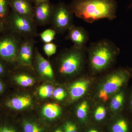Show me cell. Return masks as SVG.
<instances>
[{"label": "cell", "instance_id": "8992f818", "mask_svg": "<svg viewBox=\"0 0 132 132\" xmlns=\"http://www.w3.org/2000/svg\"><path fill=\"white\" fill-rule=\"evenodd\" d=\"M73 13L68 5L60 2L54 5L50 24L57 34H64L74 25Z\"/></svg>", "mask_w": 132, "mask_h": 132}, {"label": "cell", "instance_id": "cb8c5ba5", "mask_svg": "<svg viewBox=\"0 0 132 132\" xmlns=\"http://www.w3.org/2000/svg\"><path fill=\"white\" fill-rule=\"evenodd\" d=\"M24 132H42V130L39 127L31 122L24 123Z\"/></svg>", "mask_w": 132, "mask_h": 132}, {"label": "cell", "instance_id": "d6a6232c", "mask_svg": "<svg viewBox=\"0 0 132 132\" xmlns=\"http://www.w3.org/2000/svg\"><path fill=\"white\" fill-rule=\"evenodd\" d=\"M3 85L0 81V94L3 92Z\"/></svg>", "mask_w": 132, "mask_h": 132}, {"label": "cell", "instance_id": "8d00e7d4", "mask_svg": "<svg viewBox=\"0 0 132 132\" xmlns=\"http://www.w3.org/2000/svg\"><path fill=\"white\" fill-rule=\"evenodd\" d=\"M55 132H58V130H56V131H55Z\"/></svg>", "mask_w": 132, "mask_h": 132}, {"label": "cell", "instance_id": "9c48e42d", "mask_svg": "<svg viewBox=\"0 0 132 132\" xmlns=\"http://www.w3.org/2000/svg\"><path fill=\"white\" fill-rule=\"evenodd\" d=\"M53 7L50 1L34 6V20L36 25L45 26L50 24Z\"/></svg>", "mask_w": 132, "mask_h": 132}, {"label": "cell", "instance_id": "7c38bea8", "mask_svg": "<svg viewBox=\"0 0 132 132\" xmlns=\"http://www.w3.org/2000/svg\"><path fill=\"white\" fill-rule=\"evenodd\" d=\"M34 57L36 69L39 74L43 78H53L54 73L51 64L43 57L36 48H35Z\"/></svg>", "mask_w": 132, "mask_h": 132}, {"label": "cell", "instance_id": "277c9868", "mask_svg": "<svg viewBox=\"0 0 132 132\" xmlns=\"http://www.w3.org/2000/svg\"><path fill=\"white\" fill-rule=\"evenodd\" d=\"M34 21L22 16L11 10L5 24L6 28L22 39L34 38L39 35Z\"/></svg>", "mask_w": 132, "mask_h": 132}, {"label": "cell", "instance_id": "7402d4cb", "mask_svg": "<svg viewBox=\"0 0 132 132\" xmlns=\"http://www.w3.org/2000/svg\"><path fill=\"white\" fill-rule=\"evenodd\" d=\"M53 87L51 85H45L41 87L39 89V95L42 98H49L53 94Z\"/></svg>", "mask_w": 132, "mask_h": 132}, {"label": "cell", "instance_id": "836d02e7", "mask_svg": "<svg viewBox=\"0 0 132 132\" xmlns=\"http://www.w3.org/2000/svg\"><path fill=\"white\" fill-rule=\"evenodd\" d=\"M89 132H98V131H96V130H91L90 131H89Z\"/></svg>", "mask_w": 132, "mask_h": 132}, {"label": "cell", "instance_id": "f546056e", "mask_svg": "<svg viewBox=\"0 0 132 132\" xmlns=\"http://www.w3.org/2000/svg\"><path fill=\"white\" fill-rule=\"evenodd\" d=\"M47 1H50V0H32L31 2L32 3H34V6H35L41 2Z\"/></svg>", "mask_w": 132, "mask_h": 132}, {"label": "cell", "instance_id": "e575fe53", "mask_svg": "<svg viewBox=\"0 0 132 132\" xmlns=\"http://www.w3.org/2000/svg\"><path fill=\"white\" fill-rule=\"evenodd\" d=\"M58 130V132H62V131H61V130Z\"/></svg>", "mask_w": 132, "mask_h": 132}, {"label": "cell", "instance_id": "9a60e30c", "mask_svg": "<svg viewBox=\"0 0 132 132\" xmlns=\"http://www.w3.org/2000/svg\"><path fill=\"white\" fill-rule=\"evenodd\" d=\"M42 112L45 118L53 119L60 116L61 113V109L58 104H48L43 108Z\"/></svg>", "mask_w": 132, "mask_h": 132}, {"label": "cell", "instance_id": "4dcf8cb0", "mask_svg": "<svg viewBox=\"0 0 132 132\" xmlns=\"http://www.w3.org/2000/svg\"><path fill=\"white\" fill-rule=\"evenodd\" d=\"M6 29V27L5 24L1 22L0 21V34L5 31Z\"/></svg>", "mask_w": 132, "mask_h": 132}, {"label": "cell", "instance_id": "83f0119b", "mask_svg": "<svg viewBox=\"0 0 132 132\" xmlns=\"http://www.w3.org/2000/svg\"><path fill=\"white\" fill-rule=\"evenodd\" d=\"M0 132H16L15 130L12 128L4 126L0 127Z\"/></svg>", "mask_w": 132, "mask_h": 132}, {"label": "cell", "instance_id": "4fadbf2b", "mask_svg": "<svg viewBox=\"0 0 132 132\" xmlns=\"http://www.w3.org/2000/svg\"><path fill=\"white\" fill-rule=\"evenodd\" d=\"M89 80L82 79L74 83L70 87L69 94L72 100L80 98L85 94L88 88Z\"/></svg>", "mask_w": 132, "mask_h": 132}, {"label": "cell", "instance_id": "d590c367", "mask_svg": "<svg viewBox=\"0 0 132 132\" xmlns=\"http://www.w3.org/2000/svg\"><path fill=\"white\" fill-rule=\"evenodd\" d=\"M132 6V2L131 3V5H130V7H131Z\"/></svg>", "mask_w": 132, "mask_h": 132}, {"label": "cell", "instance_id": "603a6c76", "mask_svg": "<svg viewBox=\"0 0 132 132\" xmlns=\"http://www.w3.org/2000/svg\"><path fill=\"white\" fill-rule=\"evenodd\" d=\"M43 49L46 54L50 57L56 53L57 46L51 42L45 43L43 46Z\"/></svg>", "mask_w": 132, "mask_h": 132}, {"label": "cell", "instance_id": "f1b7e54d", "mask_svg": "<svg viewBox=\"0 0 132 132\" xmlns=\"http://www.w3.org/2000/svg\"><path fill=\"white\" fill-rule=\"evenodd\" d=\"M5 61H6L0 58V75L3 74L6 71L5 66L3 63Z\"/></svg>", "mask_w": 132, "mask_h": 132}, {"label": "cell", "instance_id": "ffe728a7", "mask_svg": "<svg viewBox=\"0 0 132 132\" xmlns=\"http://www.w3.org/2000/svg\"><path fill=\"white\" fill-rule=\"evenodd\" d=\"M57 33L53 28L47 29L39 34L41 40L45 43L52 42L55 38Z\"/></svg>", "mask_w": 132, "mask_h": 132}, {"label": "cell", "instance_id": "d4e9b609", "mask_svg": "<svg viewBox=\"0 0 132 132\" xmlns=\"http://www.w3.org/2000/svg\"><path fill=\"white\" fill-rule=\"evenodd\" d=\"M52 95L56 100L60 101L66 97L67 93L63 88L60 87L54 90Z\"/></svg>", "mask_w": 132, "mask_h": 132}, {"label": "cell", "instance_id": "3957f363", "mask_svg": "<svg viewBox=\"0 0 132 132\" xmlns=\"http://www.w3.org/2000/svg\"><path fill=\"white\" fill-rule=\"evenodd\" d=\"M87 47L79 48L73 46L62 50L59 55V71L63 75H71L77 73L82 68L84 55Z\"/></svg>", "mask_w": 132, "mask_h": 132}, {"label": "cell", "instance_id": "5bb4252c", "mask_svg": "<svg viewBox=\"0 0 132 132\" xmlns=\"http://www.w3.org/2000/svg\"><path fill=\"white\" fill-rule=\"evenodd\" d=\"M32 102V101L30 96L24 95L12 98L9 100L6 104L9 108L20 110L30 106Z\"/></svg>", "mask_w": 132, "mask_h": 132}, {"label": "cell", "instance_id": "4316f807", "mask_svg": "<svg viewBox=\"0 0 132 132\" xmlns=\"http://www.w3.org/2000/svg\"><path fill=\"white\" fill-rule=\"evenodd\" d=\"M64 128L65 132H78L75 125L71 122L66 123L64 126Z\"/></svg>", "mask_w": 132, "mask_h": 132}, {"label": "cell", "instance_id": "ac0fdd59", "mask_svg": "<svg viewBox=\"0 0 132 132\" xmlns=\"http://www.w3.org/2000/svg\"><path fill=\"white\" fill-rule=\"evenodd\" d=\"M9 0H0V21L6 24L11 10Z\"/></svg>", "mask_w": 132, "mask_h": 132}, {"label": "cell", "instance_id": "ba28073f", "mask_svg": "<svg viewBox=\"0 0 132 132\" xmlns=\"http://www.w3.org/2000/svg\"><path fill=\"white\" fill-rule=\"evenodd\" d=\"M36 43L34 38L23 39L19 49L16 63L22 66L31 67Z\"/></svg>", "mask_w": 132, "mask_h": 132}, {"label": "cell", "instance_id": "1f68e13d", "mask_svg": "<svg viewBox=\"0 0 132 132\" xmlns=\"http://www.w3.org/2000/svg\"><path fill=\"white\" fill-rule=\"evenodd\" d=\"M129 107L130 110L132 112V92L130 95V99H129Z\"/></svg>", "mask_w": 132, "mask_h": 132}, {"label": "cell", "instance_id": "7a4b0ae2", "mask_svg": "<svg viewBox=\"0 0 132 132\" xmlns=\"http://www.w3.org/2000/svg\"><path fill=\"white\" fill-rule=\"evenodd\" d=\"M120 52V49L115 43L107 39L92 43L87 48L91 69L95 72L106 69L114 61Z\"/></svg>", "mask_w": 132, "mask_h": 132}, {"label": "cell", "instance_id": "5b68a950", "mask_svg": "<svg viewBox=\"0 0 132 132\" xmlns=\"http://www.w3.org/2000/svg\"><path fill=\"white\" fill-rule=\"evenodd\" d=\"M22 40L6 28L0 34V58L9 64L16 63Z\"/></svg>", "mask_w": 132, "mask_h": 132}, {"label": "cell", "instance_id": "d6986e66", "mask_svg": "<svg viewBox=\"0 0 132 132\" xmlns=\"http://www.w3.org/2000/svg\"><path fill=\"white\" fill-rule=\"evenodd\" d=\"M129 124L125 118L119 119L112 127L113 132H129Z\"/></svg>", "mask_w": 132, "mask_h": 132}, {"label": "cell", "instance_id": "8fae6325", "mask_svg": "<svg viewBox=\"0 0 132 132\" xmlns=\"http://www.w3.org/2000/svg\"><path fill=\"white\" fill-rule=\"evenodd\" d=\"M9 5L11 10L16 13L35 22L34 6L29 0H9Z\"/></svg>", "mask_w": 132, "mask_h": 132}, {"label": "cell", "instance_id": "2e32d148", "mask_svg": "<svg viewBox=\"0 0 132 132\" xmlns=\"http://www.w3.org/2000/svg\"><path fill=\"white\" fill-rule=\"evenodd\" d=\"M126 94L123 91H120L116 94L111 101V107L114 111H117L122 109L126 101Z\"/></svg>", "mask_w": 132, "mask_h": 132}, {"label": "cell", "instance_id": "52a82bcc", "mask_svg": "<svg viewBox=\"0 0 132 132\" xmlns=\"http://www.w3.org/2000/svg\"><path fill=\"white\" fill-rule=\"evenodd\" d=\"M131 76L130 70L127 69H118L111 74L100 91L99 97L104 102L109 95L119 92L125 86Z\"/></svg>", "mask_w": 132, "mask_h": 132}, {"label": "cell", "instance_id": "e0dca14e", "mask_svg": "<svg viewBox=\"0 0 132 132\" xmlns=\"http://www.w3.org/2000/svg\"><path fill=\"white\" fill-rule=\"evenodd\" d=\"M14 79L19 85L25 87L32 86L35 82L33 77L25 73L16 75L14 76Z\"/></svg>", "mask_w": 132, "mask_h": 132}, {"label": "cell", "instance_id": "6da1fadb", "mask_svg": "<svg viewBox=\"0 0 132 132\" xmlns=\"http://www.w3.org/2000/svg\"><path fill=\"white\" fill-rule=\"evenodd\" d=\"M68 5L76 16L90 24L101 19L113 20L116 17L115 0H72Z\"/></svg>", "mask_w": 132, "mask_h": 132}, {"label": "cell", "instance_id": "74e56055", "mask_svg": "<svg viewBox=\"0 0 132 132\" xmlns=\"http://www.w3.org/2000/svg\"><path fill=\"white\" fill-rule=\"evenodd\" d=\"M29 1H30L31 2V1H32V0H29Z\"/></svg>", "mask_w": 132, "mask_h": 132}, {"label": "cell", "instance_id": "44dd1931", "mask_svg": "<svg viewBox=\"0 0 132 132\" xmlns=\"http://www.w3.org/2000/svg\"><path fill=\"white\" fill-rule=\"evenodd\" d=\"M88 105L86 101L82 102L78 106L77 111V115L81 119H85L87 115Z\"/></svg>", "mask_w": 132, "mask_h": 132}, {"label": "cell", "instance_id": "30bf717a", "mask_svg": "<svg viewBox=\"0 0 132 132\" xmlns=\"http://www.w3.org/2000/svg\"><path fill=\"white\" fill-rule=\"evenodd\" d=\"M68 32L65 39L72 42L75 47L79 48L86 47V45L89 40V36L87 31L84 28L73 25Z\"/></svg>", "mask_w": 132, "mask_h": 132}, {"label": "cell", "instance_id": "484cf974", "mask_svg": "<svg viewBox=\"0 0 132 132\" xmlns=\"http://www.w3.org/2000/svg\"><path fill=\"white\" fill-rule=\"evenodd\" d=\"M106 115V111L104 107L99 106L96 109L95 113V118L96 120H102Z\"/></svg>", "mask_w": 132, "mask_h": 132}]
</instances>
